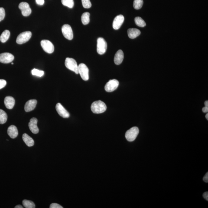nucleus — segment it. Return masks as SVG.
Wrapping results in <instances>:
<instances>
[{
  "label": "nucleus",
  "mask_w": 208,
  "mask_h": 208,
  "mask_svg": "<svg viewBox=\"0 0 208 208\" xmlns=\"http://www.w3.org/2000/svg\"><path fill=\"white\" fill-rule=\"evenodd\" d=\"M205 106L208 107V101H206L205 102Z\"/></svg>",
  "instance_id": "38"
},
{
  "label": "nucleus",
  "mask_w": 208,
  "mask_h": 208,
  "mask_svg": "<svg viewBox=\"0 0 208 208\" xmlns=\"http://www.w3.org/2000/svg\"><path fill=\"white\" fill-rule=\"evenodd\" d=\"M10 33L9 31L6 30L2 33L0 36V40L1 42L4 43L6 42L8 40L10 37Z\"/></svg>",
  "instance_id": "21"
},
{
  "label": "nucleus",
  "mask_w": 208,
  "mask_h": 208,
  "mask_svg": "<svg viewBox=\"0 0 208 208\" xmlns=\"http://www.w3.org/2000/svg\"><path fill=\"white\" fill-rule=\"evenodd\" d=\"M124 59V53L121 50H119L116 53L114 57V62L116 64H120Z\"/></svg>",
  "instance_id": "17"
},
{
  "label": "nucleus",
  "mask_w": 208,
  "mask_h": 208,
  "mask_svg": "<svg viewBox=\"0 0 208 208\" xmlns=\"http://www.w3.org/2000/svg\"><path fill=\"white\" fill-rule=\"evenodd\" d=\"M14 59V56L11 53H5L0 54V62L1 63L8 64L11 63Z\"/></svg>",
  "instance_id": "11"
},
{
  "label": "nucleus",
  "mask_w": 208,
  "mask_h": 208,
  "mask_svg": "<svg viewBox=\"0 0 208 208\" xmlns=\"http://www.w3.org/2000/svg\"><path fill=\"white\" fill-rule=\"evenodd\" d=\"M8 134L11 138H16L18 135V131L17 127L13 125L10 126L8 129Z\"/></svg>",
  "instance_id": "18"
},
{
  "label": "nucleus",
  "mask_w": 208,
  "mask_h": 208,
  "mask_svg": "<svg viewBox=\"0 0 208 208\" xmlns=\"http://www.w3.org/2000/svg\"><path fill=\"white\" fill-rule=\"evenodd\" d=\"M4 102L6 107L8 109H12L15 105V99L12 97L7 96L4 99Z\"/></svg>",
  "instance_id": "16"
},
{
  "label": "nucleus",
  "mask_w": 208,
  "mask_h": 208,
  "mask_svg": "<svg viewBox=\"0 0 208 208\" xmlns=\"http://www.w3.org/2000/svg\"><path fill=\"white\" fill-rule=\"evenodd\" d=\"M107 48V44L106 40L102 37H99L97 40V51L101 55L105 54Z\"/></svg>",
  "instance_id": "4"
},
{
  "label": "nucleus",
  "mask_w": 208,
  "mask_h": 208,
  "mask_svg": "<svg viewBox=\"0 0 208 208\" xmlns=\"http://www.w3.org/2000/svg\"><path fill=\"white\" fill-rule=\"evenodd\" d=\"M203 180L205 182L208 183V172L206 173L204 177L203 178Z\"/></svg>",
  "instance_id": "34"
},
{
  "label": "nucleus",
  "mask_w": 208,
  "mask_h": 208,
  "mask_svg": "<svg viewBox=\"0 0 208 208\" xmlns=\"http://www.w3.org/2000/svg\"><path fill=\"white\" fill-rule=\"evenodd\" d=\"M206 119H207V120H208V113L206 114Z\"/></svg>",
  "instance_id": "39"
},
{
  "label": "nucleus",
  "mask_w": 208,
  "mask_h": 208,
  "mask_svg": "<svg viewBox=\"0 0 208 208\" xmlns=\"http://www.w3.org/2000/svg\"><path fill=\"white\" fill-rule=\"evenodd\" d=\"M128 37L131 39H135L138 36L141 34V32L138 29L130 28L128 29Z\"/></svg>",
  "instance_id": "19"
},
{
  "label": "nucleus",
  "mask_w": 208,
  "mask_h": 208,
  "mask_svg": "<svg viewBox=\"0 0 208 208\" xmlns=\"http://www.w3.org/2000/svg\"><path fill=\"white\" fill-rule=\"evenodd\" d=\"M38 120L36 118H33L30 120L29 123V127L30 130L34 134H37L39 132V129L37 126Z\"/></svg>",
  "instance_id": "14"
},
{
  "label": "nucleus",
  "mask_w": 208,
  "mask_h": 208,
  "mask_svg": "<svg viewBox=\"0 0 208 208\" xmlns=\"http://www.w3.org/2000/svg\"><path fill=\"white\" fill-rule=\"evenodd\" d=\"M36 2L40 5H43L44 3V0H36Z\"/></svg>",
  "instance_id": "33"
},
{
  "label": "nucleus",
  "mask_w": 208,
  "mask_h": 208,
  "mask_svg": "<svg viewBox=\"0 0 208 208\" xmlns=\"http://www.w3.org/2000/svg\"><path fill=\"white\" fill-rule=\"evenodd\" d=\"M50 208H63V206H62L60 205L57 204L56 203H53L50 205Z\"/></svg>",
  "instance_id": "32"
},
{
  "label": "nucleus",
  "mask_w": 208,
  "mask_h": 208,
  "mask_svg": "<svg viewBox=\"0 0 208 208\" xmlns=\"http://www.w3.org/2000/svg\"><path fill=\"white\" fill-rule=\"evenodd\" d=\"M135 21L137 25L140 27H144L146 25L145 22L140 17H136L135 19Z\"/></svg>",
  "instance_id": "25"
},
{
  "label": "nucleus",
  "mask_w": 208,
  "mask_h": 208,
  "mask_svg": "<svg viewBox=\"0 0 208 208\" xmlns=\"http://www.w3.org/2000/svg\"><path fill=\"white\" fill-rule=\"evenodd\" d=\"M7 82L4 79H0V89H2L6 86Z\"/></svg>",
  "instance_id": "31"
},
{
  "label": "nucleus",
  "mask_w": 208,
  "mask_h": 208,
  "mask_svg": "<svg viewBox=\"0 0 208 208\" xmlns=\"http://www.w3.org/2000/svg\"><path fill=\"white\" fill-rule=\"evenodd\" d=\"M8 115L3 110L0 109V124H3L6 122Z\"/></svg>",
  "instance_id": "23"
},
{
  "label": "nucleus",
  "mask_w": 208,
  "mask_h": 208,
  "mask_svg": "<svg viewBox=\"0 0 208 208\" xmlns=\"http://www.w3.org/2000/svg\"><path fill=\"white\" fill-rule=\"evenodd\" d=\"M202 112L204 113H207L208 112V107L205 106L202 108Z\"/></svg>",
  "instance_id": "36"
},
{
  "label": "nucleus",
  "mask_w": 208,
  "mask_h": 208,
  "mask_svg": "<svg viewBox=\"0 0 208 208\" xmlns=\"http://www.w3.org/2000/svg\"><path fill=\"white\" fill-rule=\"evenodd\" d=\"M61 2L64 5L69 8H72L74 5L73 0H61Z\"/></svg>",
  "instance_id": "27"
},
{
  "label": "nucleus",
  "mask_w": 208,
  "mask_h": 208,
  "mask_svg": "<svg viewBox=\"0 0 208 208\" xmlns=\"http://www.w3.org/2000/svg\"><path fill=\"white\" fill-rule=\"evenodd\" d=\"M62 33L66 39L71 40L73 38V30L71 27L68 24H64L62 27Z\"/></svg>",
  "instance_id": "7"
},
{
  "label": "nucleus",
  "mask_w": 208,
  "mask_h": 208,
  "mask_svg": "<svg viewBox=\"0 0 208 208\" xmlns=\"http://www.w3.org/2000/svg\"><path fill=\"white\" fill-rule=\"evenodd\" d=\"M19 8L21 10L22 14L24 16H28L31 13V9L29 5L26 2H22L19 5Z\"/></svg>",
  "instance_id": "10"
},
{
  "label": "nucleus",
  "mask_w": 208,
  "mask_h": 208,
  "mask_svg": "<svg viewBox=\"0 0 208 208\" xmlns=\"http://www.w3.org/2000/svg\"><path fill=\"white\" fill-rule=\"evenodd\" d=\"M124 21V17L122 15H119L115 17L113 23V27L114 29L118 30L120 28Z\"/></svg>",
  "instance_id": "13"
},
{
  "label": "nucleus",
  "mask_w": 208,
  "mask_h": 208,
  "mask_svg": "<svg viewBox=\"0 0 208 208\" xmlns=\"http://www.w3.org/2000/svg\"><path fill=\"white\" fill-rule=\"evenodd\" d=\"M139 133V130L137 127H133L126 133L125 137L128 141L131 142L135 140Z\"/></svg>",
  "instance_id": "3"
},
{
  "label": "nucleus",
  "mask_w": 208,
  "mask_h": 208,
  "mask_svg": "<svg viewBox=\"0 0 208 208\" xmlns=\"http://www.w3.org/2000/svg\"><path fill=\"white\" fill-rule=\"evenodd\" d=\"M32 74L34 76L41 77L44 75V72L43 71L39 70L38 69H34L32 70Z\"/></svg>",
  "instance_id": "28"
},
{
  "label": "nucleus",
  "mask_w": 208,
  "mask_h": 208,
  "mask_svg": "<svg viewBox=\"0 0 208 208\" xmlns=\"http://www.w3.org/2000/svg\"><path fill=\"white\" fill-rule=\"evenodd\" d=\"M106 104L100 100L95 101L91 105L92 112L95 114L102 113L106 111Z\"/></svg>",
  "instance_id": "1"
},
{
  "label": "nucleus",
  "mask_w": 208,
  "mask_h": 208,
  "mask_svg": "<svg viewBox=\"0 0 208 208\" xmlns=\"http://www.w3.org/2000/svg\"><path fill=\"white\" fill-rule=\"evenodd\" d=\"M144 4L143 0H134L133 7L135 9L138 10L142 8Z\"/></svg>",
  "instance_id": "26"
},
{
  "label": "nucleus",
  "mask_w": 208,
  "mask_h": 208,
  "mask_svg": "<svg viewBox=\"0 0 208 208\" xmlns=\"http://www.w3.org/2000/svg\"><path fill=\"white\" fill-rule=\"evenodd\" d=\"M203 198L206 199V200H208V192H205L203 193Z\"/></svg>",
  "instance_id": "35"
},
{
  "label": "nucleus",
  "mask_w": 208,
  "mask_h": 208,
  "mask_svg": "<svg viewBox=\"0 0 208 208\" xmlns=\"http://www.w3.org/2000/svg\"><path fill=\"white\" fill-rule=\"evenodd\" d=\"M12 64H13V63H12Z\"/></svg>",
  "instance_id": "40"
},
{
  "label": "nucleus",
  "mask_w": 208,
  "mask_h": 208,
  "mask_svg": "<svg viewBox=\"0 0 208 208\" xmlns=\"http://www.w3.org/2000/svg\"><path fill=\"white\" fill-rule=\"evenodd\" d=\"M119 85V82L116 79H113L110 80L105 85V90L108 92H113L117 88Z\"/></svg>",
  "instance_id": "9"
},
{
  "label": "nucleus",
  "mask_w": 208,
  "mask_h": 208,
  "mask_svg": "<svg viewBox=\"0 0 208 208\" xmlns=\"http://www.w3.org/2000/svg\"><path fill=\"white\" fill-rule=\"evenodd\" d=\"M37 104V101L36 99H31L26 102L24 106V109L26 112H31L35 108Z\"/></svg>",
  "instance_id": "15"
},
{
  "label": "nucleus",
  "mask_w": 208,
  "mask_h": 208,
  "mask_svg": "<svg viewBox=\"0 0 208 208\" xmlns=\"http://www.w3.org/2000/svg\"><path fill=\"white\" fill-rule=\"evenodd\" d=\"M5 16V10L3 8H0V22L4 19Z\"/></svg>",
  "instance_id": "30"
},
{
  "label": "nucleus",
  "mask_w": 208,
  "mask_h": 208,
  "mask_svg": "<svg viewBox=\"0 0 208 208\" xmlns=\"http://www.w3.org/2000/svg\"><path fill=\"white\" fill-rule=\"evenodd\" d=\"M23 204L26 208H35L36 207L34 203L31 200H24L23 201Z\"/></svg>",
  "instance_id": "24"
},
{
  "label": "nucleus",
  "mask_w": 208,
  "mask_h": 208,
  "mask_svg": "<svg viewBox=\"0 0 208 208\" xmlns=\"http://www.w3.org/2000/svg\"><path fill=\"white\" fill-rule=\"evenodd\" d=\"M89 69L87 66L83 63H81L78 66V73L82 79L84 81H88L89 78Z\"/></svg>",
  "instance_id": "6"
},
{
  "label": "nucleus",
  "mask_w": 208,
  "mask_h": 208,
  "mask_svg": "<svg viewBox=\"0 0 208 208\" xmlns=\"http://www.w3.org/2000/svg\"><path fill=\"white\" fill-rule=\"evenodd\" d=\"M82 3L85 8L88 9L92 6V3L90 0H82Z\"/></svg>",
  "instance_id": "29"
},
{
  "label": "nucleus",
  "mask_w": 208,
  "mask_h": 208,
  "mask_svg": "<svg viewBox=\"0 0 208 208\" xmlns=\"http://www.w3.org/2000/svg\"><path fill=\"white\" fill-rule=\"evenodd\" d=\"M66 67L69 70L72 71L76 74L78 73V66L76 60L72 58H66L65 62Z\"/></svg>",
  "instance_id": "2"
},
{
  "label": "nucleus",
  "mask_w": 208,
  "mask_h": 208,
  "mask_svg": "<svg viewBox=\"0 0 208 208\" xmlns=\"http://www.w3.org/2000/svg\"><path fill=\"white\" fill-rule=\"evenodd\" d=\"M41 46L43 47V50L49 54H51L54 51V47L53 43L50 40H43L41 42Z\"/></svg>",
  "instance_id": "8"
},
{
  "label": "nucleus",
  "mask_w": 208,
  "mask_h": 208,
  "mask_svg": "<svg viewBox=\"0 0 208 208\" xmlns=\"http://www.w3.org/2000/svg\"><path fill=\"white\" fill-rule=\"evenodd\" d=\"M56 109L58 113L63 118H68L70 116L69 112L62 106L61 104L58 103L56 104Z\"/></svg>",
  "instance_id": "12"
},
{
  "label": "nucleus",
  "mask_w": 208,
  "mask_h": 208,
  "mask_svg": "<svg viewBox=\"0 0 208 208\" xmlns=\"http://www.w3.org/2000/svg\"><path fill=\"white\" fill-rule=\"evenodd\" d=\"M23 207L21 205H18L17 206H16L15 208H23Z\"/></svg>",
  "instance_id": "37"
},
{
  "label": "nucleus",
  "mask_w": 208,
  "mask_h": 208,
  "mask_svg": "<svg viewBox=\"0 0 208 208\" xmlns=\"http://www.w3.org/2000/svg\"><path fill=\"white\" fill-rule=\"evenodd\" d=\"M90 14L89 12H86L84 13L81 16V21L84 25H87L88 24L90 21L89 19Z\"/></svg>",
  "instance_id": "22"
},
{
  "label": "nucleus",
  "mask_w": 208,
  "mask_h": 208,
  "mask_svg": "<svg viewBox=\"0 0 208 208\" xmlns=\"http://www.w3.org/2000/svg\"><path fill=\"white\" fill-rule=\"evenodd\" d=\"M23 141H24L27 146L31 147L34 146V140L26 133L23 134Z\"/></svg>",
  "instance_id": "20"
},
{
  "label": "nucleus",
  "mask_w": 208,
  "mask_h": 208,
  "mask_svg": "<svg viewBox=\"0 0 208 208\" xmlns=\"http://www.w3.org/2000/svg\"><path fill=\"white\" fill-rule=\"evenodd\" d=\"M32 33L30 31H26L19 35L16 40L18 44H21L27 42L31 38Z\"/></svg>",
  "instance_id": "5"
}]
</instances>
